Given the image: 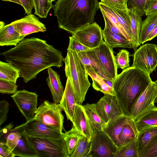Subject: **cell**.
I'll use <instances>...</instances> for the list:
<instances>
[{"instance_id": "1", "label": "cell", "mask_w": 157, "mask_h": 157, "mask_svg": "<svg viewBox=\"0 0 157 157\" xmlns=\"http://www.w3.org/2000/svg\"><path fill=\"white\" fill-rule=\"evenodd\" d=\"M6 62L19 71L25 83L36 78L37 74L52 67L63 65L62 52L38 38H24L15 47L1 52Z\"/></svg>"}, {"instance_id": "2", "label": "cell", "mask_w": 157, "mask_h": 157, "mask_svg": "<svg viewBox=\"0 0 157 157\" xmlns=\"http://www.w3.org/2000/svg\"><path fill=\"white\" fill-rule=\"evenodd\" d=\"M58 27L72 34L94 22L98 0H57L52 7Z\"/></svg>"}, {"instance_id": "3", "label": "cell", "mask_w": 157, "mask_h": 157, "mask_svg": "<svg viewBox=\"0 0 157 157\" xmlns=\"http://www.w3.org/2000/svg\"><path fill=\"white\" fill-rule=\"evenodd\" d=\"M150 75L139 68L131 66L122 70L116 77L113 89L124 115L131 117V107L152 81Z\"/></svg>"}, {"instance_id": "4", "label": "cell", "mask_w": 157, "mask_h": 157, "mask_svg": "<svg viewBox=\"0 0 157 157\" xmlns=\"http://www.w3.org/2000/svg\"><path fill=\"white\" fill-rule=\"evenodd\" d=\"M66 77L69 78L74 90L77 104L82 105L90 86L88 75L78 54L75 51L67 50L63 59Z\"/></svg>"}, {"instance_id": "5", "label": "cell", "mask_w": 157, "mask_h": 157, "mask_svg": "<svg viewBox=\"0 0 157 157\" xmlns=\"http://www.w3.org/2000/svg\"><path fill=\"white\" fill-rule=\"evenodd\" d=\"M59 103L45 100L37 109L33 119L37 120L62 133L64 130V117Z\"/></svg>"}, {"instance_id": "6", "label": "cell", "mask_w": 157, "mask_h": 157, "mask_svg": "<svg viewBox=\"0 0 157 157\" xmlns=\"http://www.w3.org/2000/svg\"><path fill=\"white\" fill-rule=\"evenodd\" d=\"M29 137L37 157H69L63 138L53 139Z\"/></svg>"}, {"instance_id": "7", "label": "cell", "mask_w": 157, "mask_h": 157, "mask_svg": "<svg viewBox=\"0 0 157 157\" xmlns=\"http://www.w3.org/2000/svg\"><path fill=\"white\" fill-rule=\"evenodd\" d=\"M157 96V86L155 82L152 81L131 107L130 116L134 122L155 106V101Z\"/></svg>"}, {"instance_id": "8", "label": "cell", "mask_w": 157, "mask_h": 157, "mask_svg": "<svg viewBox=\"0 0 157 157\" xmlns=\"http://www.w3.org/2000/svg\"><path fill=\"white\" fill-rule=\"evenodd\" d=\"M133 57L131 67L139 68L149 74L157 67V45L148 43L142 45L131 55Z\"/></svg>"}, {"instance_id": "9", "label": "cell", "mask_w": 157, "mask_h": 157, "mask_svg": "<svg viewBox=\"0 0 157 157\" xmlns=\"http://www.w3.org/2000/svg\"><path fill=\"white\" fill-rule=\"evenodd\" d=\"M91 141V157H114L117 147L102 130H94Z\"/></svg>"}, {"instance_id": "10", "label": "cell", "mask_w": 157, "mask_h": 157, "mask_svg": "<svg viewBox=\"0 0 157 157\" xmlns=\"http://www.w3.org/2000/svg\"><path fill=\"white\" fill-rule=\"evenodd\" d=\"M11 97L26 122L34 118L37 108L38 95L36 93L23 90L17 91Z\"/></svg>"}, {"instance_id": "11", "label": "cell", "mask_w": 157, "mask_h": 157, "mask_svg": "<svg viewBox=\"0 0 157 157\" xmlns=\"http://www.w3.org/2000/svg\"><path fill=\"white\" fill-rule=\"evenodd\" d=\"M72 36L90 49L98 46L103 39L101 28L95 22L77 31Z\"/></svg>"}, {"instance_id": "12", "label": "cell", "mask_w": 157, "mask_h": 157, "mask_svg": "<svg viewBox=\"0 0 157 157\" xmlns=\"http://www.w3.org/2000/svg\"><path fill=\"white\" fill-rule=\"evenodd\" d=\"M96 107L98 113L106 123L124 115L116 96L104 94L96 103Z\"/></svg>"}, {"instance_id": "13", "label": "cell", "mask_w": 157, "mask_h": 157, "mask_svg": "<svg viewBox=\"0 0 157 157\" xmlns=\"http://www.w3.org/2000/svg\"><path fill=\"white\" fill-rule=\"evenodd\" d=\"M25 129L29 137L53 139L63 138L62 132L34 119L25 123Z\"/></svg>"}, {"instance_id": "14", "label": "cell", "mask_w": 157, "mask_h": 157, "mask_svg": "<svg viewBox=\"0 0 157 157\" xmlns=\"http://www.w3.org/2000/svg\"><path fill=\"white\" fill-rule=\"evenodd\" d=\"M108 75L114 80L117 75V68L113 49L102 40L100 45L92 49Z\"/></svg>"}, {"instance_id": "15", "label": "cell", "mask_w": 157, "mask_h": 157, "mask_svg": "<svg viewBox=\"0 0 157 157\" xmlns=\"http://www.w3.org/2000/svg\"><path fill=\"white\" fill-rule=\"evenodd\" d=\"M20 35L25 36L35 33L44 32L47 29L45 25L34 15L27 14L23 18L12 22Z\"/></svg>"}, {"instance_id": "16", "label": "cell", "mask_w": 157, "mask_h": 157, "mask_svg": "<svg viewBox=\"0 0 157 157\" xmlns=\"http://www.w3.org/2000/svg\"><path fill=\"white\" fill-rule=\"evenodd\" d=\"M132 120L131 117L125 115L117 117L106 123L102 131L117 147H119V136L122 129L125 124Z\"/></svg>"}, {"instance_id": "17", "label": "cell", "mask_w": 157, "mask_h": 157, "mask_svg": "<svg viewBox=\"0 0 157 157\" xmlns=\"http://www.w3.org/2000/svg\"><path fill=\"white\" fill-rule=\"evenodd\" d=\"M73 126L82 135L91 140L93 133L91 125L83 105L76 104L73 120Z\"/></svg>"}, {"instance_id": "18", "label": "cell", "mask_w": 157, "mask_h": 157, "mask_svg": "<svg viewBox=\"0 0 157 157\" xmlns=\"http://www.w3.org/2000/svg\"><path fill=\"white\" fill-rule=\"evenodd\" d=\"M67 78L64 93L59 104L65 112L67 120L72 122L77 103L72 84L70 78Z\"/></svg>"}, {"instance_id": "19", "label": "cell", "mask_w": 157, "mask_h": 157, "mask_svg": "<svg viewBox=\"0 0 157 157\" xmlns=\"http://www.w3.org/2000/svg\"><path fill=\"white\" fill-rule=\"evenodd\" d=\"M78 54L84 66L90 65L103 78L113 80L101 63L97 56L92 49L81 52Z\"/></svg>"}, {"instance_id": "20", "label": "cell", "mask_w": 157, "mask_h": 157, "mask_svg": "<svg viewBox=\"0 0 157 157\" xmlns=\"http://www.w3.org/2000/svg\"><path fill=\"white\" fill-rule=\"evenodd\" d=\"M12 153L15 156L37 157L36 151L30 141L25 129L17 141L16 145Z\"/></svg>"}, {"instance_id": "21", "label": "cell", "mask_w": 157, "mask_h": 157, "mask_svg": "<svg viewBox=\"0 0 157 157\" xmlns=\"http://www.w3.org/2000/svg\"><path fill=\"white\" fill-rule=\"evenodd\" d=\"M11 23L0 28V46H16L24 39Z\"/></svg>"}, {"instance_id": "22", "label": "cell", "mask_w": 157, "mask_h": 157, "mask_svg": "<svg viewBox=\"0 0 157 157\" xmlns=\"http://www.w3.org/2000/svg\"><path fill=\"white\" fill-rule=\"evenodd\" d=\"M48 76L46 81L51 92L53 102L59 103L64 92L60 75L51 67L48 68Z\"/></svg>"}, {"instance_id": "23", "label": "cell", "mask_w": 157, "mask_h": 157, "mask_svg": "<svg viewBox=\"0 0 157 157\" xmlns=\"http://www.w3.org/2000/svg\"><path fill=\"white\" fill-rule=\"evenodd\" d=\"M128 13L131 19L132 48L135 51L141 44L140 36L142 21L141 16L135 8H129Z\"/></svg>"}, {"instance_id": "24", "label": "cell", "mask_w": 157, "mask_h": 157, "mask_svg": "<svg viewBox=\"0 0 157 157\" xmlns=\"http://www.w3.org/2000/svg\"><path fill=\"white\" fill-rule=\"evenodd\" d=\"M103 38L105 43L111 49L115 48H132L131 43L124 36L114 33L105 26L102 30Z\"/></svg>"}, {"instance_id": "25", "label": "cell", "mask_w": 157, "mask_h": 157, "mask_svg": "<svg viewBox=\"0 0 157 157\" xmlns=\"http://www.w3.org/2000/svg\"><path fill=\"white\" fill-rule=\"evenodd\" d=\"M86 71L91 78L92 87L95 90L100 91L105 94L116 96L115 91L112 90L105 83L103 79L99 75L90 65L84 66Z\"/></svg>"}, {"instance_id": "26", "label": "cell", "mask_w": 157, "mask_h": 157, "mask_svg": "<svg viewBox=\"0 0 157 157\" xmlns=\"http://www.w3.org/2000/svg\"><path fill=\"white\" fill-rule=\"evenodd\" d=\"M83 106L90 120L93 131L95 129L102 130L106 123L98 113L96 103H87Z\"/></svg>"}, {"instance_id": "27", "label": "cell", "mask_w": 157, "mask_h": 157, "mask_svg": "<svg viewBox=\"0 0 157 157\" xmlns=\"http://www.w3.org/2000/svg\"><path fill=\"white\" fill-rule=\"evenodd\" d=\"M138 132L146 129L157 126V107L155 106L137 121L135 122Z\"/></svg>"}, {"instance_id": "28", "label": "cell", "mask_w": 157, "mask_h": 157, "mask_svg": "<svg viewBox=\"0 0 157 157\" xmlns=\"http://www.w3.org/2000/svg\"><path fill=\"white\" fill-rule=\"evenodd\" d=\"M62 134L66 144L68 155L70 157L82 135L73 126L70 130L67 131H65V132Z\"/></svg>"}, {"instance_id": "29", "label": "cell", "mask_w": 157, "mask_h": 157, "mask_svg": "<svg viewBox=\"0 0 157 157\" xmlns=\"http://www.w3.org/2000/svg\"><path fill=\"white\" fill-rule=\"evenodd\" d=\"M138 133L133 120L125 124L119 136L120 147L128 144L137 136Z\"/></svg>"}, {"instance_id": "30", "label": "cell", "mask_w": 157, "mask_h": 157, "mask_svg": "<svg viewBox=\"0 0 157 157\" xmlns=\"http://www.w3.org/2000/svg\"><path fill=\"white\" fill-rule=\"evenodd\" d=\"M19 77V71L11 63L0 61V79L16 82Z\"/></svg>"}, {"instance_id": "31", "label": "cell", "mask_w": 157, "mask_h": 157, "mask_svg": "<svg viewBox=\"0 0 157 157\" xmlns=\"http://www.w3.org/2000/svg\"><path fill=\"white\" fill-rule=\"evenodd\" d=\"M157 135V126L144 129L138 132L137 145L138 155L146 145Z\"/></svg>"}, {"instance_id": "32", "label": "cell", "mask_w": 157, "mask_h": 157, "mask_svg": "<svg viewBox=\"0 0 157 157\" xmlns=\"http://www.w3.org/2000/svg\"><path fill=\"white\" fill-rule=\"evenodd\" d=\"M109 7L113 14L128 35L132 43L131 19L128 12H124L110 7Z\"/></svg>"}, {"instance_id": "33", "label": "cell", "mask_w": 157, "mask_h": 157, "mask_svg": "<svg viewBox=\"0 0 157 157\" xmlns=\"http://www.w3.org/2000/svg\"><path fill=\"white\" fill-rule=\"evenodd\" d=\"M114 157H139L137 136L128 144L117 147Z\"/></svg>"}, {"instance_id": "34", "label": "cell", "mask_w": 157, "mask_h": 157, "mask_svg": "<svg viewBox=\"0 0 157 157\" xmlns=\"http://www.w3.org/2000/svg\"><path fill=\"white\" fill-rule=\"evenodd\" d=\"M142 21L140 36V42L143 44L146 42L149 34L157 24V15H148Z\"/></svg>"}, {"instance_id": "35", "label": "cell", "mask_w": 157, "mask_h": 157, "mask_svg": "<svg viewBox=\"0 0 157 157\" xmlns=\"http://www.w3.org/2000/svg\"><path fill=\"white\" fill-rule=\"evenodd\" d=\"M91 141L82 136L70 157H91Z\"/></svg>"}, {"instance_id": "36", "label": "cell", "mask_w": 157, "mask_h": 157, "mask_svg": "<svg viewBox=\"0 0 157 157\" xmlns=\"http://www.w3.org/2000/svg\"><path fill=\"white\" fill-rule=\"evenodd\" d=\"M34 14L40 18H46L50 10L53 7L49 0H33Z\"/></svg>"}, {"instance_id": "37", "label": "cell", "mask_w": 157, "mask_h": 157, "mask_svg": "<svg viewBox=\"0 0 157 157\" xmlns=\"http://www.w3.org/2000/svg\"><path fill=\"white\" fill-rule=\"evenodd\" d=\"M129 52L126 49L121 50L115 56L116 63L117 68L124 70L130 67L129 59Z\"/></svg>"}, {"instance_id": "38", "label": "cell", "mask_w": 157, "mask_h": 157, "mask_svg": "<svg viewBox=\"0 0 157 157\" xmlns=\"http://www.w3.org/2000/svg\"><path fill=\"white\" fill-rule=\"evenodd\" d=\"M139 157H157V135L144 147Z\"/></svg>"}, {"instance_id": "39", "label": "cell", "mask_w": 157, "mask_h": 157, "mask_svg": "<svg viewBox=\"0 0 157 157\" xmlns=\"http://www.w3.org/2000/svg\"><path fill=\"white\" fill-rule=\"evenodd\" d=\"M128 0H101L100 2L110 7L128 12Z\"/></svg>"}, {"instance_id": "40", "label": "cell", "mask_w": 157, "mask_h": 157, "mask_svg": "<svg viewBox=\"0 0 157 157\" xmlns=\"http://www.w3.org/2000/svg\"><path fill=\"white\" fill-rule=\"evenodd\" d=\"M16 82L0 79V92L2 94H13L17 91Z\"/></svg>"}, {"instance_id": "41", "label": "cell", "mask_w": 157, "mask_h": 157, "mask_svg": "<svg viewBox=\"0 0 157 157\" xmlns=\"http://www.w3.org/2000/svg\"><path fill=\"white\" fill-rule=\"evenodd\" d=\"M69 42L67 51L69 50L75 51L78 53L81 52L86 51L90 49L82 44L73 36H69Z\"/></svg>"}, {"instance_id": "42", "label": "cell", "mask_w": 157, "mask_h": 157, "mask_svg": "<svg viewBox=\"0 0 157 157\" xmlns=\"http://www.w3.org/2000/svg\"><path fill=\"white\" fill-rule=\"evenodd\" d=\"M147 0H130L128 5L130 8H135L140 15H145Z\"/></svg>"}, {"instance_id": "43", "label": "cell", "mask_w": 157, "mask_h": 157, "mask_svg": "<svg viewBox=\"0 0 157 157\" xmlns=\"http://www.w3.org/2000/svg\"><path fill=\"white\" fill-rule=\"evenodd\" d=\"M9 109V104L5 100L0 101V126L7 119V114Z\"/></svg>"}, {"instance_id": "44", "label": "cell", "mask_w": 157, "mask_h": 157, "mask_svg": "<svg viewBox=\"0 0 157 157\" xmlns=\"http://www.w3.org/2000/svg\"><path fill=\"white\" fill-rule=\"evenodd\" d=\"M145 15H157V0H147Z\"/></svg>"}, {"instance_id": "45", "label": "cell", "mask_w": 157, "mask_h": 157, "mask_svg": "<svg viewBox=\"0 0 157 157\" xmlns=\"http://www.w3.org/2000/svg\"><path fill=\"white\" fill-rule=\"evenodd\" d=\"M102 14L105 21V26L112 33L124 36L118 28L111 22L104 14L102 13Z\"/></svg>"}, {"instance_id": "46", "label": "cell", "mask_w": 157, "mask_h": 157, "mask_svg": "<svg viewBox=\"0 0 157 157\" xmlns=\"http://www.w3.org/2000/svg\"><path fill=\"white\" fill-rule=\"evenodd\" d=\"M21 6L23 8L25 13L29 14L31 13L33 9L34 8V4L33 0H20Z\"/></svg>"}, {"instance_id": "47", "label": "cell", "mask_w": 157, "mask_h": 157, "mask_svg": "<svg viewBox=\"0 0 157 157\" xmlns=\"http://www.w3.org/2000/svg\"><path fill=\"white\" fill-rule=\"evenodd\" d=\"M5 143H0V157H14Z\"/></svg>"}, {"instance_id": "48", "label": "cell", "mask_w": 157, "mask_h": 157, "mask_svg": "<svg viewBox=\"0 0 157 157\" xmlns=\"http://www.w3.org/2000/svg\"><path fill=\"white\" fill-rule=\"evenodd\" d=\"M157 36V24L147 36L146 42L150 41Z\"/></svg>"}, {"instance_id": "49", "label": "cell", "mask_w": 157, "mask_h": 157, "mask_svg": "<svg viewBox=\"0 0 157 157\" xmlns=\"http://www.w3.org/2000/svg\"><path fill=\"white\" fill-rule=\"evenodd\" d=\"M106 84L113 90H114L113 89V81L114 80L109 79L105 78H103Z\"/></svg>"}, {"instance_id": "50", "label": "cell", "mask_w": 157, "mask_h": 157, "mask_svg": "<svg viewBox=\"0 0 157 157\" xmlns=\"http://www.w3.org/2000/svg\"><path fill=\"white\" fill-rule=\"evenodd\" d=\"M4 1L10 2L14 3H16L21 6V3L20 0H1Z\"/></svg>"}, {"instance_id": "51", "label": "cell", "mask_w": 157, "mask_h": 157, "mask_svg": "<svg viewBox=\"0 0 157 157\" xmlns=\"http://www.w3.org/2000/svg\"><path fill=\"white\" fill-rule=\"evenodd\" d=\"M5 24L4 22L1 21L0 22V28H2L3 26H4L5 25Z\"/></svg>"}, {"instance_id": "52", "label": "cell", "mask_w": 157, "mask_h": 157, "mask_svg": "<svg viewBox=\"0 0 157 157\" xmlns=\"http://www.w3.org/2000/svg\"><path fill=\"white\" fill-rule=\"evenodd\" d=\"M154 82L156 84V85L157 86V79ZM157 103V97H156V98H155V103Z\"/></svg>"}, {"instance_id": "53", "label": "cell", "mask_w": 157, "mask_h": 157, "mask_svg": "<svg viewBox=\"0 0 157 157\" xmlns=\"http://www.w3.org/2000/svg\"><path fill=\"white\" fill-rule=\"evenodd\" d=\"M50 2H52L55 1V0H49Z\"/></svg>"}, {"instance_id": "54", "label": "cell", "mask_w": 157, "mask_h": 157, "mask_svg": "<svg viewBox=\"0 0 157 157\" xmlns=\"http://www.w3.org/2000/svg\"><path fill=\"white\" fill-rule=\"evenodd\" d=\"M129 0H128V1H129Z\"/></svg>"}]
</instances>
